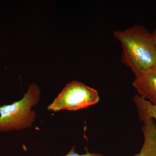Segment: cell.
Listing matches in <instances>:
<instances>
[{"label":"cell","instance_id":"3957f363","mask_svg":"<svg viewBox=\"0 0 156 156\" xmlns=\"http://www.w3.org/2000/svg\"><path fill=\"white\" fill-rule=\"evenodd\" d=\"M100 96L94 88L77 81L67 84L48 107L53 112L78 111L98 103Z\"/></svg>","mask_w":156,"mask_h":156},{"label":"cell","instance_id":"5b68a950","mask_svg":"<svg viewBox=\"0 0 156 156\" xmlns=\"http://www.w3.org/2000/svg\"><path fill=\"white\" fill-rule=\"evenodd\" d=\"M144 142L139 152L134 156H156V125L153 120L143 122Z\"/></svg>","mask_w":156,"mask_h":156},{"label":"cell","instance_id":"6da1fadb","mask_svg":"<svg viewBox=\"0 0 156 156\" xmlns=\"http://www.w3.org/2000/svg\"><path fill=\"white\" fill-rule=\"evenodd\" d=\"M113 35L122 48V61L135 77L156 67V44L152 32L135 25L115 31Z\"/></svg>","mask_w":156,"mask_h":156},{"label":"cell","instance_id":"7a4b0ae2","mask_svg":"<svg viewBox=\"0 0 156 156\" xmlns=\"http://www.w3.org/2000/svg\"><path fill=\"white\" fill-rule=\"evenodd\" d=\"M40 98L38 86L32 84L22 99L0 106V132L20 131L30 127L36 118L32 108L38 103Z\"/></svg>","mask_w":156,"mask_h":156},{"label":"cell","instance_id":"8992f818","mask_svg":"<svg viewBox=\"0 0 156 156\" xmlns=\"http://www.w3.org/2000/svg\"><path fill=\"white\" fill-rule=\"evenodd\" d=\"M134 101L140 121L144 122L148 120H153L156 125V105L136 94Z\"/></svg>","mask_w":156,"mask_h":156},{"label":"cell","instance_id":"ba28073f","mask_svg":"<svg viewBox=\"0 0 156 156\" xmlns=\"http://www.w3.org/2000/svg\"><path fill=\"white\" fill-rule=\"evenodd\" d=\"M152 34L156 44V29L155 30H154Z\"/></svg>","mask_w":156,"mask_h":156},{"label":"cell","instance_id":"52a82bcc","mask_svg":"<svg viewBox=\"0 0 156 156\" xmlns=\"http://www.w3.org/2000/svg\"><path fill=\"white\" fill-rule=\"evenodd\" d=\"M64 156H104L100 154L95 153H90L88 150L87 151L86 154H80L76 151L75 147H73L70 151L67 154Z\"/></svg>","mask_w":156,"mask_h":156},{"label":"cell","instance_id":"277c9868","mask_svg":"<svg viewBox=\"0 0 156 156\" xmlns=\"http://www.w3.org/2000/svg\"><path fill=\"white\" fill-rule=\"evenodd\" d=\"M132 86L137 94L156 105V66L135 77Z\"/></svg>","mask_w":156,"mask_h":156}]
</instances>
